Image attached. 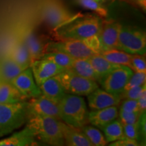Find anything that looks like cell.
I'll return each instance as SVG.
<instances>
[{
  "mask_svg": "<svg viewBox=\"0 0 146 146\" xmlns=\"http://www.w3.org/2000/svg\"><path fill=\"white\" fill-rule=\"evenodd\" d=\"M91 66L100 78V80L111 71L114 70L120 66L112 62H110L105 59L100 54H95L90 58H87Z\"/></svg>",
  "mask_w": 146,
  "mask_h": 146,
  "instance_id": "cell-24",
  "label": "cell"
},
{
  "mask_svg": "<svg viewBox=\"0 0 146 146\" xmlns=\"http://www.w3.org/2000/svg\"><path fill=\"white\" fill-rule=\"evenodd\" d=\"M102 19L95 15H80L56 30L61 39L85 40L98 35L102 26Z\"/></svg>",
  "mask_w": 146,
  "mask_h": 146,
  "instance_id": "cell-2",
  "label": "cell"
},
{
  "mask_svg": "<svg viewBox=\"0 0 146 146\" xmlns=\"http://www.w3.org/2000/svg\"><path fill=\"white\" fill-rule=\"evenodd\" d=\"M35 137L31 129L27 126L25 129L14 133L8 137L0 140V146H26L36 143Z\"/></svg>",
  "mask_w": 146,
  "mask_h": 146,
  "instance_id": "cell-18",
  "label": "cell"
},
{
  "mask_svg": "<svg viewBox=\"0 0 146 146\" xmlns=\"http://www.w3.org/2000/svg\"><path fill=\"white\" fill-rule=\"evenodd\" d=\"M28 104L29 114L52 116L60 120L58 104L48 99L43 94L30 99Z\"/></svg>",
  "mask_w": 146,
  "mask_h": 146,
  "instance_id": "cell-13",
  "label": "cell"
},
{
  "mask_svg": "<svg viewBox=\"0 0 146 146\" xmlns=\"http://www.w3.org/2000/svg\"><path fill=\"white\" fill-rule=\"evenodd\" d=\"M110 146H138L139 144L137 140L131 139L127 137H125L121 139L116 140V141H113L110 144Z\"/></svg>",
  "mask_w": 146,
  "mask_h": 146,
  "instance_id": "cell-37",
  "label": "cell"
},
{
  "mask_svg": "<svg viewBox=\"0 0 146 146\" xmlns=\"http://www.w3.org/2000/svg\"><path fill=\"white\" fill-rule=\"evenodd\" d=\"M80 129L92 143L93 146H104L108 143L104 135L98 128L87 124L81 127Z\"/></svg>",
  "mask_w": 146,
  "mask_h": 146,
  "instance_id": "cell-27",
  "label": "cell"
},
{
  "mask_svg": "<svg viewBox=\"0 0 146 146\" xmlns=\"http://www.w3.org/2000/svg\"><path fill=\"white\" fill-rule=\"evenodd\" d=\"M58 106L60 120L67 125L80 129L89 123V111L81 96L66 94Z\"/></svg>",
  "mask_w": 146,
  "mask_h": 146,
  "instance_id": "cell-3",
  "label": "cell"
},
{
  "mask_svg": "<svg viewBox=\"0 0 146 146\" xmlns=\"http://www.w3.org/2000/svg\"><path fill=\"white\" fill-rule=\"evenodd\" d=\"M144 92H146V84L135 87L127 90L124 91L120 95L121 99H133L137 100Z\"/></svg>",
  "mask_w": 146,
  "mask_h": 146,
  "instance_id": "cell-32",
  "label": "cell"
},
{
  "mask_svg": "<svg viewBox=\"0 0 146 146\" xmlns=\"http://www.w3.org/2000/svg\"><path fill=\"white\" fill-rule=\"evenodd\" d=\"M41 58L47 59L65 69L71 68L74 58L68 55L58 52H45Z\"/></svg>",
  "mask_w": 146,
  "mask_h": 146,
  "instance_id": "cell-28",
  "label": "cell"
},
{
  "mask_svg": "<svg viewBox=\"0 0 146 146\" xmlns=\"http://www.w3.org/2000/svg\"><path fill=\"white\" fill-rule=\"evenodd\" d=\"M42 16L51 28L57 30L81 14H73L56 0H46L42 7Z\"/></svg>",
  "mask_w": 146,
  "mask_h": 146,
  "instance_id": "cell-7",
  "label": "cell"
},
{
  "mask_svg": "<svg viewBox=\"0 0 146 146\" xmlns=\"http://www.w3.org/2000/svg\"><path fill=\"white\" fill-rule=\"evenodd\" d=\"M96 1H100V2H103V0H96Z\"/></svg>",
  "mask_w": 146,
  "mask_h": 146,
  "instance_id": "cell-40",
  "label": "cell"
},
{
  "mask_svg": "<svg viewBox=\"0 0 146 146\" xmlns=\"http://www.w3.org/2000/svg\"><path fill=\"white\" fill-rule=\"evenodd\" d=\"M27 100L12 83L0 80V104H15Z\"/></svg>",
  "mask_w": 146,
  "mask_h": 146,
  "instance_id": "cell-21",
  "label": "cell"
},
{
  "mask_svg": "<svg viewBox=\"0 0 146 146\" xmlns=\"http://www.w3.org/2000/svg\"><path fill=\"white\" fill-rule=\"evenodd\" d=\"M22 39L28 49L31 63L35 60L41 59L45 53V45L33 31L31 29H27L24 33Z\"/></svg>",
  "mask_w": 146,
  "mask_h": 146,
  "instance_id": "cell-16",
  "label": "cell"
},
{
  "mask_svg": "<svg viewBox=\"0 0 146 146\" xmlns=\"http://www.w3.org/2000/svg\"><path fill=\"white\" fill-rule=\"evenodd\" d=\"M146 81V73L145 72H133V74L128 80L127 84H126L124 91L127 90L133 87L140 86L145 83Z\"/></svg>",
  "mask_w": 146,
  "mask_h": 146,
  "instance_id": "cell-30",
  "label": "cell"
},
{
  "mask_svg": "<svg viewBox=\"0 0 146 146\" xmlns=\"http://www.w3.org/2000/svg\"><path fill=\"white\" fill-rule=\"evenodd\" d=\"M58 52L66 54L73 58L87 59L97 53L90 48L83 40L61 39L50 42L45 45V52Z\"/></svg>",
  "mask_w": 146,
  "mask_h": 146,
  "instance_id": "cell-8",
  "label": "cell"
},
{
  "mask_svg": "<svg viewBox=\"0 0 146 146\" xmlns=\"http://www.w3.org/2000/svg\"><path fill=\"white\" fill-rule=\"evenodd\" d=\"M8 56L23 68L26 69L30 67L31 64L30 55L23 39L14 45Z\"/></svg>",
  "mask_w": 146,
  "mask_h": 146,
  "instance_id": "cell-22",
  "label": "cell"
},
{
  "mask_svg": "<svg viewBox=\"0 0 146 146\" xmlns=\"http://www.w3.org/2000/svg\"><path fill=\"white\" fill-rule=\"evenodd\" d=\"M61 120L49 116L29 114L27 126L33 132L36 139L50 145H64Z\"/></svg>",
  "mask_w": 146,
  "mask_h": 146,
  "instance_id": "cell-1",
  "label": "cell"
},
{
  "mask_svg": "<svg viewBox=\"0 0 146 146\" xmlns=\"http://www.w3.org/2000/svg\"><path fill=\"white\" fill-rule=\"evenodd\" d=\"M10 83L27 100L36 98L41 94L39 87L35 81L31 67L25 69Z\"/></svg>",
  "mask_w": 146,
  "mask_h": 146,
  "instance_id": "cell-10",
  "label": "cell"
},
{
  "mask_svg": "<svg viewBox=\"0 0 146 146\" xmlns=\"http://www.w3.org/2000/svg\"><path fill=\"white\" fill-rule=\"evenodd\" d=\"M139 107L141 112L145 110L146 108V92H144L143 94L137 99Z\"/></svg>",
  "mask_w": 146,
  "mask_h": 146,
  "instance_id": "cell-38",
  "label": "cell"
},
{
  "mask_svg": "<svg viewBox=\"0 0 146 146\" xmlns=\"http://www.w3.org/2000/svg\"><path fill=\"white\" fill-rule=\"evenodd\" d=\"M116 49L130 54L145 55L146 36L143 31L129 25H122Z\"/></svg>",
  "mask_w": 146,
  "mask_h": 146,
  "instance_id": "cell-6",
  "label": "cell"
},
{
  "mask_svg": "<svg viewBox=\"0 0 146 146\" xmlns=\"http://www.w3.org/2000/svg\"><path fill=\"white\" fill-rule=\"evenodd\" d=\"M100 54L110 62L120 65H125L131 68V54L126 53L118 49H112L103 51Z\"/></svg>",
  "mask_w": 146,
  "mask_h": 146,
  "instance_id": "cell-26",
  "label": "cell"
},
{
  "mask_svg": "<svg viewBox=\"0 0 146 146\" xmlns=\"http://www.w3.org/2000/svg\"><path fill=\"white\" fill-rule=\"evenodd\" d=\"M123 133L125 137L137 140L138 137L137 123L123 125Z\"/></svg>",
  "mask_w": 146,
  "mask_h": 146,
  "instance_id": "cell-36",
  "label": "cell"
},
{
  "mask_svg": "<svg viewBox=\"0 0 146 146\" xmlns=\"http://www.w3.org/2000/svg\"><path fill=\"white\" fill-rule=\"evenodd\" d=\"M55 76L68 94L87 96L99 87L96 81L76 74L71 68L66 69Z\"/></svg>",
  "mask_w": 146,
  "mask_h": 146,
  "instance_id": "cell-5",
  "label": "cell"
},
{
  "mask_svg": "<svg viewBox=\"0 0 146 146\" xmlns=\"http://www.w3.org/2000/svg\"><path fill=\"white\" fill-rule=\"evenodd\" d=\"M24 70L10 56H7L0 61V80L10 83Z\"/></svg>",
  "mask_w": 146,
  "mask_h": 146,
  "instance_id": "cell-20",
  "label": "cell"
},
{
  "mask_svg": "<svg viewBox=\"0 0 146 146\" xmlns=\"http://www.w3.org/2000/svg\"><path fill=\"white\" fill-rule=\"evenodd\" d=\"M117 106H113L102 109L91 110L88 113V123L97 128L103 127L118 118Z\"/></svg>",
  "mask_w": 146,
  "mask_h": 146,
  "instance_id": "cell-15",
  "label": "cell"
},
{
  "mask_svg": "<svg viewBox=\"0 0 146 146\" xmlns=\"http://www.w3.org/2000/svg\"><path fill=\"white\" fill-rule=\"evenodd\" d=\"M145 110L141 112L137 121L138 137L137 141L139 145H145L146 133H145Z\"/></svg>",
  "mask_w": 146,
  "mask_h": 146,
  "instance_id": "cell-33",
  "label": "cell"
},
{
  "mask_svg": "<svg viewBox=\"0 0 146 146\" xmlns=\"http://www.w3.org/2000/svg\"><path fill=\"white\" fill-rule=\"evenodd\" d=\"M141 112H125L123 110H118V118H119L123 125L127 124H135L137 123Z\"/></svg>",
  "mask_w": 146,
  "mask_h": 146,
  "instance_id": "cell-34",
  "label": "cell"
},
{
  "mask_svg": "<svg viewBox=\"0 0 146 146\" xmlns=\"http://www.w3.org/2000/svg\"><path fill=\"white\" fill-rule=\"evenodd\" d=\"M120 103V110L125 112H141L139 107L138 100L133 99H123Z\"/></svg>",
  "mask_w": 146,
  "mask_h": 146,
  "instance_id": "cell-35",
  "label": "cell"
},
{
  "mask_svg": "<svg viewBox=\"0 0 146 146\" xmlns=\"http://www.w3.org/2000/svg\"><path fill=\"white\" fill-rule=\"evenodd\" d=\"M87 96L89 106L91 110H98L113 106H119L122 100L120 96L110 94L99 87Z\"/></svg>",
  "mask_w": 146,
  "mask_h": 146,
  "instance_id": "cell-14",
  "label": "cell"
},
{
  "mask_svg": "<svg viewBox=\"0 0 146 146\" xmlns=\"http://www.w3.org/2000/svg\"><path fill=\"white\" fill-rule=\"evenodd\" d=\"M70 68L76 74L99 83L100 81V76L95 71L88 59L74 58Z\"/></svg>",
  "mask_w": 146,
  "mask_h": 146,
  "instance_id": "cell-23",
  "label": "cell"
},
{
  "mask_svg": "<svg viewBox=\"0 0 146 146\" xmlns=\"http://www.w3.org/2000/svg\"><path fill=\"white\" fill-rule=\"evenodd\" d=\"M99 129L104 133L108 143H112L125 137L123 133V125L118 118L99 128Z\"/></svg>",
  "mask_w": 146,
  "mask_h": 146,
  "instance_id": "cell-25",
  "label": "cell"
},
{
  "mask_svg": "<svg viewBox=\"0 0 146 146\" xmlns=\"http://www.w3.org/2000/svg\"><path fill=\"white\" fill-rule=\"evenodd\" d=\"M29 116L27 101L0 104V138L21 128L27 123Z\"/></svg>",
  "mask_w": 146,
  "mask_h": 146,
  "instance_id": "cell-4",
  "label": "cell"
},
{
  "mask_svg": "<svg viewBox=\"0 0 146 146\" xmlns=\"http://www.w3.org/2000/svg\"><path fill=\"white\" fill-rule=\"evenodd\" d=\"M131 68L133 72H146L145 58L143 55L131 54Z\"/></svg>",
  "mask_w": 146,
  "mask_h": 146,
  "instance_id": "cell-31",
  "label": "cell"
},
{
  "mask_svg": "<svg viewBox=\"0 0 146 146\" xmlns=\"http://www.w3.org/2000/svg\"><path fill=\"white\" fill-rule=\"evenodd\" d=\"M121 26L122 25L116 22L102 23V28L97 35L100 43V52L116 49Z\"/></svg>",
  "mask_w": 146,
  "mask_h": 146,
  "instance_id": "cell-11",
  "label": "cell"
},
{
  "mask_svg": "<svg viewBox=\"0 0 146 146\" xmlns=\"http://www.w3.org/2000/svg\"><path fill=\"white\" fill-rule=\"evenodd\" d=\"M76 2L83 8L95 12L102 17H106L108 12L106 8L102 5V2L96 0H76Z\"/></svg>",
  "mask_w": 146,
  "mask_h": 146,
  "instance_id": "cell-29",
  "label": "cell"
},
{
  "mask_svg": "<svg viewBox=\"0 0 146 146\" xmlns=\"http://www.w3.org/2000/svg\"><path fill=\"white\" fill-rule=\"evenodd\" d=\"M64 144L69 146H93L92 143L78 128L71 127L61 121Z\"/></svg>",
  "mask_w": 146,
  "mask_h": 146,
  "instance_id": "cell-17",
  "label": "cell"
},
{
  "mask_svg": "<svg viewBox=\"0 0 146 146\" xmlns=\"http://www.w3.org/2000/svg\"><path fill=\"white\" fill-rule=\"evenodd\" d=\"M36 85L39 86L49 78L57 75L60 72L66 70L47 59L35 60L30 66Z\"/></svg>",
  "mask_w": 146,
  "mask_h": 146,
  "instance_id": "cell-12",
  "label": "cell"
},
{
  "mask_svg": "<svg viewBox=\"0 0 146 146\" xmlns=\"http://www.w3.org/2000/svg\"><path fill=\"white\" fill-rule=\"evenodd\" d=\"M133 73V70L129 67L120 65L104 76L98 84H100L102 88L108 92L120 96Z\"/></svg>",
  "mask_w": 146,
  "mask_h": 146,
  "instance_id": "cell-9",
  "label": "cell"
},
{
  "mask_svg": "<svg viewBox=\"0 0 146 146\" xmlns=\"http://www.w3.org/2000/svg\"><path fill=\"white\" fill-rule=\"evenodd\" d=\"M39 87L41 94L56 104L66 94L62 85L55 76L45 80Z\"/></svg>",
  "mask_w": 146,
  "mask_h": 146,
  "instance_id": "cell-19",
  "label": "cell"
},
{
  "mask_svg": "<svg viewBox=\"0 0 146 146\" xmlns=\"http://www.w3.org/2000/svg\"><path fill=\"white\" fill-rule=\"evenodd\" d=\"M136 1H137L139 3H141L142 5H145V0H136Z\"/></svg>",
  "mask_w": 146,
  "mask_h": 146,
  "instance_id": "cell-39",
  "label": "cell"
}]
</instances>
